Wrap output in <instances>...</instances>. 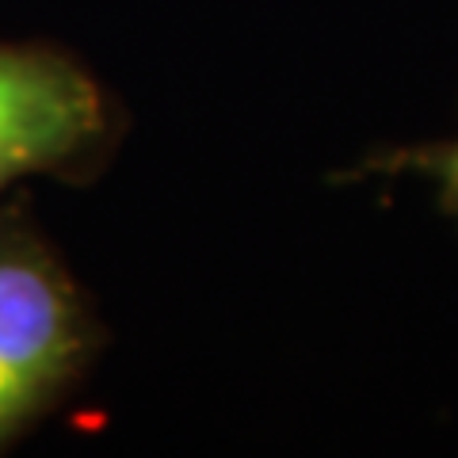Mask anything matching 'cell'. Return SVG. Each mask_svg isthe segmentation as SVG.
Here are the masks:
<instances>
[{
	"label": "cell",
	"instance_id": "cell-1",
	"mask_svg": "<svg viewBox=\"0 0 458 458\" xmlns=\"http://www.w3.org/2000/svg\"><path fill=\"white\" fill-rule=\"evenodd\" d=\"M96 348L81 286L31 225L0 218V447L69 390Z\"/></svg>",
	"mask_w": 458,
	"mask_h": 458
},
{
	"label": "cell",
	"instance_id": "cell-2",
	"mask_svg": "<svg viewBox=\"0 0 458 458\" xmlns=\"http://www.w3.org/2000/svg\"><path fill=\"white\" fill-rule=\"evenodd\" d=\"M111 126L107 96L77 57L0 42V191L38 172L89 168Z\"/></svg>",
	"mask_w": 458,
	"mask_h": 458
},
{
	"label": "cell",
	"instance_id": "cell-3",
	"mask_svg": "<svg viewBox=\"0 0 458 458\" xmlns=\"http://www.w3.org/2000/svg\"><path fill=\"white\" fill-rule=\"evenodd\" d=\"M401 165H409L412 172L432 176L436 188H439L443 210L458 222V138L454 141H439V146L412 149V153H401Z\"/></svg>",
	"mask_w": 458,
	"mask_h": 458
}]
</instances>
